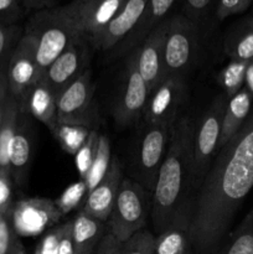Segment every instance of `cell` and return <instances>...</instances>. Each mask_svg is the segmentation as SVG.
I'll use <instances>...</instances> for the list:
<instances>
[{
	"mask_svg": "<svg viewBox=\"0 0 253 254\" xmlns=\"http://www.w3.org/2000/svg\"><path fill=\"white\" fill-rule=\"evenodd\" d=\"M253 188V108L242 128L218 149L186 212L195 254H216Z\"/></svg>",
	"mask_w": 253,
	"mask_h": 254,
	"instance_id": "cell-1",
	"label": "cell"
},
{
	"mask_svg": "<svg viewBox=\"0 0 253 254\" xmlns=\"http://www.w3.org/2000/svg\"><path fill=\"white\" fill-rule=\"evenodd\" d=\"M195 121L184 116L173 127L170 145L151 193V220L164 232L180 225L186 230V212L192 185V139Z\"/></svg>",
	"mask_w": 253,
	"mask_h": 254,
	"instance_id": "cell-2",
	"label": "cell"
},
{
	"mask_svg": "<svg viewBox=\"0 0 253 254\" xmlns=\"http://www.w3.org/2000/svg\"><path fill=\"white\" fill-rule=\"evenodd\" d=\"M24 31L35 40L36 60L41 77L64 50L83 36L67 5L35 11Z\"/></svg>",
	"mask_w": 253,
	"mask_h": 254,
	"instance_id": "cell-3",
	"label": "cell"
},
{
	"mask_svg": "<svg viewBox=\"0 0 253 254\" xmlns=\"http://www.w3.org/2000/svg\"><path fill=\"white\" fill-rule=\"evenodd\" d=\"M149 215H151V193L138 181L123 179L107 221V230L123 243L134 233L144 230Z\"/></svg>",
	"mask_w": 253,
	"mask_h": 254,
	"instance_id": "cell-4",
	"label": "cell"
},
{
	"mask_svg": "<svg viewBox=\"0 0 253 254\" xmlns=\"http://www.w3.org/2000/svg\"><path fill=\"white\" fill-rule=\"evenodd\" d=\"M227 97H216L195 126L192 139V189H198L210 169L218 148Z\"/></svg>",
	"mask_w": 253,
	"mask_h": 254,
	"instance_id": "cell-5",
	"label": "cell"
},
{
	"mask_svg": "<svg viewBox=\"0 0 253 254\" xmlns=\"http://www.w3.org/2000/svg\"><path fill=\"white\" fill-rule=\"evenodd\" d=\"M198 51V26L184 14L170 15L164 37V77L184 74Z\"/></svg>",
	"mask_w": 253,
	"mask_h": 254,
	"instance_id": "cell-6",
	"label": "cell"
},
{
	"mask_svg": "<svg viewBox=\"0 0 253 254\" xmlns=\"http://www.w3.org/2000/svg\"><path fill=\"white\" fill-rule=\"evenodd\" d=\"M94 84L89 69L57 97V121L60 124L97 129L98 111L94 103Z\"/></svg>",
	"mask_w": 253,
	"mask_h": 254,
	"instance_id": "cell-7",
	"label": "cell"
},
{
	"mask_svg": "<svg viewBox=\"0 0 253 254\" xmlns=\"http://www.w3.org/2000/svg\"><path fill=\"white\" fill-rule=\"evenodd\" d=\"M174 126H146L135 153L136 181L153 193L159 170L168 154Z\"/></svg>",
	"mask_w": 253,
	"mask_h": 254,
	"instance_id": "cell-8",
	"label": "cell"
},
{
	"mask_svg": "<svg viewBox=\"0 0 253 254\" xmlns=\"http://www.w3.org/2000/svg\"><path fill=\"white\" fill-rule=\"evenodd\" d=\"M6 78L9 94L16 101L20 112L24 113L30 91L41 78L36 60V44L34 37L27 32L24 31L10 57Z\"/></svg>",
	"mask_w": 253,
	"mask_h": 254,
	"instance_id": "cell-9",
	"label": "cell"
},
{
	"mask_svg": "<svg viewBox=\"0 0 253 254\" xmlns=\"http://www.w3.org/2000/svg\"><path fill=\"white\" fill-rule=\"evenodd\" d=\"M186 97L184 74L166 76L154 87L149 94L144 111L146 126H174Z\"/></svg>",
	"mask_w": 253,
	"mask_h": 254,
	"instance_id": "cell-10",
	"label": "cell"
},
{
	"mask_svg": "<svg viewBox=\"0 0 253 254\" xmlns=\"http://www.w3.org/2000/svg\"><path fill=\"white\" fill-rule=\"evenodd\" d=\"M149 94L150 89L136 67L135 51H131L124 71L123 84L113 107L114 121L121 128L131 126L143 117Z\"/></svg>",
	"mask_w": 253,
	"mask_h": 254,
	"instance_id": "cell-11",
	"label": "cell"
},
{
	"mask_svg": "<svg viewBox=\"0 0 253 254\" xmlns=\"http://www.w3.org/2000/svg\"><path fill=\"white\" fill-rule=\"evenodd\" d=\"M10 217L17 236H36L57 225L63 216L55 200L32 197L15 202Z\"/></svg>",
	"mask_w": 253,
	"mask_h": 254,
	"instance_id": "cell-12",
	"label": "cell"
},
{
	"mask_svg": "<svg viewBox=\"0 0 253 254\" xmlns=\"http://www.w3.org/2000/svg\"><path fill=\"white\" fill-rule=\"evenodd\" d=\"M88 40L79 37L64 50L42 74L50 88L57 97L82 76L88 64Z\"/></svg>",
	"mask_w": 253,
	"mask_h": 254,
	"instance_id": "cell-13",
	"label": "cell"
},
{
	"mask_svg": "<svg viewBox=\"0 0 253 254\" xmlns=\"http://www.w3.org/2000/svg\"><path fill=\"white\" fill-rule=\"evenodd\" d=\"M126 0H84L69 2L68 6L77 27L91 44L118 14Z\"/></svg>",
	"mask_w": 253,
	"mask_h": 254,
	"instance_id": "cell-14",
	"label": "cell"
},
{
	"mask_svg": "<svg viewBox=\"0 0 253 254\" xmlns=\"http://www.w3.org/2000/svg\"><path fill=\"white\" fill-rule=\"evenodd\" d=\"M123 179L121 161L113 158L104 178L93 190L89 191L79 210L101 222H107Z\"/></svg>",
	"mask_w": 253,
	"mask_h": 254,
	"instance_id": "cell-15",
	"label": "cell"
},
{
	"mask_svg": "<svg viewBox=\"0 0 253 254\" xmlns=\"http://www.w3.org/2000/svg\"><path fill=\"white\" fill-rule=\"evenodd\" d=\"M148 1L149 0H126L106 29L91 42L92 46L107 51L121 44L136 26Z\"/></svg>",
	"mask_w": 253,
	"mask_h": 254,
	"instance_id": "cell-16",
	"label": "cell"
},
{
	"mask_svg": "<svg viewBox=\"0 0 253 254\" xmlns=\"http://www.w3.org/2000/svg\"><path fill=\"white\" fill-rule=\"evenodd\" d=\"M166 22L168 20L154 30L138 49L134 50L138 71L150 91L164 78V37Z\"/></svg>",
	"mask_w": 253,
	"mask_h": 254,
	"instance_id": "cell-17",
	"label": "cell"
},
{
	"mask_svg": "<svg viewBox=\"0 0 253 254\" xmlns=\"http://www.w3.org/2000/svg\"><path fill=\"white\" fill-rule=\"evenodd\" d=\"M178 0H149L140 20L138 21L133 31L121 42L122 49L133 51L138 49L141 42L158 29L164 21L170 17V12Z\"/></svg>",
	"mask_w": 253,
	"mask_h": 254,
	"instance_id": "cell-18",
	"label": "cell"
},
{
	"mask_svg": "<svg viewBox=\"0 0 253 254\" xmlns=\"http://www.w3.org/2000/svg\"><path fill=\"white\" fill-rule=\"evenodd\" d=\"M31 163V131L27 114L20 113L16 133L10 145V176L19 186H24Z\"/></svg>",
	"mask_w": 253,
	"mask_h": 254,
	"instance_id": "cell-19",
	"label": "cell"
},
{
	"mask_svg": "<svg viewBox=\"0 0 253 254\" xmlns=\"http://www.w3.org/2000/svg\"><path fill=\"white\" fill-rule=\"evenodd\" d=\"M56 101L57 98L55 93L50 88L47 82L41 77L30 91L24 113L30 114L36 121L41 122L52 133L59 124Z\"/></svg>",
	"mask_w": 253,
	"mask_h": 254,
	"instance_id": "cell-20",
	"label": "cell"
},
{
	"mask_svg": "<svg viewBox=\"0 0 253 254\" xmlns=\"http://www.w3.org/2000/svg\"><path fill=\"white\" fill-rule=\"evenodd\" d=\"M107 231L106 222H101L78 210L72 218L73 254H93Z\"/></svg>",
	"mask_w": 253,
	"mask_h": 254,
	"instance_id": "cell-21",
	"label": "cell"
},
{
	"mask_svg": "<svg viewBox=\"0 0 253 254\" xmlns=\"http://www.w3.org/2000/svg\"><path fill=\"white\" fill-rule=\"evenodd\" d=\"M253 96L243 87L238 93L227 99L221 130L220 148L225 145L245 124L253 108ZM218 148V149H220Z\"/></svg>",
	"mask_w": 253,
	"mask_h": 254,
	"instance_id": "cell-22",
	"label": "cell"
},
{
	"mask_svg": "<svg viewBox=\"0 0 253 254\" xmlns=\"http://www.w3.org/2000/svg\"><path fill=\"white\" fill-rule=\"evenodd\" d=\"M225 54L231 60H253V17L243 20L233 27L225 40Z\"/></svg>",
	"mask_w": 253,
	"mask_h": 254,
	"instance_id": "cell-23",
	"label": "cell"
},
{
	"mask_svg": "<svg viewBox=\"0 0 253 254\" xmlns=\"http://www.w3.org/2000/svg\"><path fill=\"white\" fill-rule=\"evenodd\" d=\"M20 113L21 112L16 101L10 96L7 99L4 117H2L1 126H0V176H10V145L16 133Z\"/></svg>",
	"mask_w": 253,
	"mask_h": 254,
	"instance_id": "cell-24",
	"label": "cell"
},
{
	"mask_svg": "<svg viewBox=\"0 0 253 254\" xmlns=\"http://www.w3.org/2000/svg\"><path fill=\"white\" fill-rule=\"evenodd\" d=\"M154 254H195V252L185 227L175 225L156 236Z\"/></svg>",
	"mask_w": 253,
	"mask_h": 254,
	"instance_id": "cell-25",
	"label": "cell"
},
{
	"mask_svg": "<svg viewBox=\"0 0 253 254\" xmlns=\"http://www.w3.org/2000/svg\"><path fill=\"white\" fill-rule=\"evenodd\" d=\"M216 254H253V208Z\"/></svg>",
	"mask_w": 253,
	"mask_h": 254,
	"instance_id": "cell-26",
	"label": "cell"
},
{
	"mask_svg": "<svg viewBox=\"0 0 253 254\" xmlns=\"http://www.w3.org/2000/svg\"><path fill=\"white\" fill-rule=\"evenodd\" d=\"M112 153H111V141H109L108 136L99 134V141H98V149H97L96 158H94L93 164H92L91 169L88 171V175L84 179L87 189L89 191L93 190L97 185L102 181L104 175L108 171L109 166L112 163Z\"/></svg>",
	"mask_w": 253,
	"mask_h": 254,
	"instance_id": "cell-27",
	"label": "cell"
},
{
	"mask_svg": "<svg viewBox=\"0 0 253 254\" xmlns=\"http://www.w3.org/2000/svg\"><path fill=\"white\" fill-rule=\"evenodd\" d=\"M247 66V61L231 60L218 73L217 81L220 86L222 87L227 99L235 96L236 93H238L245 87Z\"/></svg>",
	"mask_w": 253,
	"mask_h": 254,
	"instance_id": "cell-28",
	"label": "cell"
},
{
	"mask_svg": "<svg viewBox=\"0 0 253 254\" xmlns=\"http://www.w3.org/2000/svg\"><path fill=\"white\" fill-rule=\"evenodd\" d=\"M91 130L92 129L86 128V127L67 126V124L59 123L56 129L51 134L66 153L76 155L79 149L86 143Z\"/></svg>",
	"mask_w": 253,
	"mask_h": 254,
	"instance_id": "cell-29",
	"label": "cell"
},
{
	"mask_svg": "<svg viewBox=\"0 0 253 254\" xmlns=\"http://www.w3.org/2000/svg\"><path fill=\"white\" fill-rule=\"evenodd\" d=\"M87 195H88V189H87L86 183H84V180L79 179L78 181L67 186L66 190L61 193V196L57 200H55V202H56L62 216H66L67 213L83 205Z\"/></svg>",
	"mask_w": 253,
	"mask_h": 254,
	"instance_id": "cell-30",
	"label": "cell"
},
{
	"mask_svg": "<svg viewBox=\"0 0 253 254\" xmlns=\"http://www.w3.org/2000/svg\"><path fill=\"white\" fill-rule=\"evenodd\" d=\"M24 35V29L20 25H0V72L6 71L7 64Z\"/></svg>",
	"mask_w": 253,
	"mask_h": 254,
	"instance_id": "cell-31",
	"label": "cell"
},
{
	"mask_svg": "<svg viewBox=\"0 0 253 254\" xmlns=\"http://www.w3.org/2000/svg\"><path fill=\"white\" fill-rule=\"evenodd\" d=\"M98 130L97 129H92L86 143L79 149L78 153L74 155V164H76L77 171H78L81 180H84L87 178V175H88L89 169H91L94 158H96L97 149H98Z\"/></svg>",
	"mask_w": 253,
	"mask_h": 254,
	"instance_id": "cell-32",
	"label": "cell"
},
{
	"mask_svg": "<svg viewBox=\"0 0 253 254\" xmlns=\"http://www.w3.org/2000/svg\"><path fill=\"white\" fill-rule=\"evenodd\" d=\"M156 236L148 230H140L123 242L122 254H154Z\"/></svg>",
	"mask_w": 253,
	"mask_h": 254,
	"instance_id": "cell-33",
	"label": "cell"
},
{
	"mask_svg": "<svg viewBox=\"0 0 253 254\" xmlns=\"http://www.w3.org/2000/svg\"><path fill=\"white\" fill-rule=\"evenodd\" d=\"M20 243L12 226L10 211L0 210V254H11Z\"/></svg>",
	"mask_w": 253,
	"mask_h": 254,
	"instance_id": "cell-34",
	"label": "cell"
},
{
	"mask_svg": "<svg viewBox=\"0 0 253 254\" xmlns=\"http://www.w3.org/2000/svg\"><path fill=\"white\" fill-rule=\"evenodd\" d=\"M184 1V15L192 20L196 25H200L205 21L215 0H183Z\"/></svg>",
	"mask_w": 253,
	"mask_h": 254,
	"instance_id": "cell-35",
	"label": "cell"
},
{
	"mask_svg": "<svg viewBox=\"0 0 253 254\" xmlns=\"http://www.w3.org/2000/svg\"><path fill=\"white\" fill-rule=\"evenodd\" d=\"M253 0H215V14L220 21L246 11Z\"/></svg>",
	"mask_w": 253,
	"mask_h": 254,
	"instance_id": "cell-36",
	"label": "cell"
},
{
	"mask_svg": "<svg viewBox=\"0 0 253 254\" xmlns=\"http://www.w3.org/2000/svg\"><path fill=\"white\" fill-rule=\"evenodd\" d=\"M24 11L22 0H0V25L17 24Z\"/></svg>",
	"mask_w": 253,
	"mask_h": 254,
	"instance_id": "cell-37",
	"label": "cell"
},
{
	"mask_svg": "<svg viewBox=\"0 0 253 254\" xmlns=\"http://www.w3.org/2000/svg\"><path fill=\"white\" fill-rule=\"evenodd\" d=\"M64 231L63 225H57L56 227H52L47 231L46 235L40 241L39 246L36 248L37 254H57L59 253L60 243H61L62 235Z\"/></svg>",
	"mask_w": 253,
	"mask_h": 254,
	"instance_id": "cell-38",
	"label": "cell"
},
{
	"mask_svg": "<svg viewBox=\"0 0 253 254\" xmlns=\"http://www.w3.org/2000/svg\"><path fill=\"white\" fill-rule=\"evenodd\" d=\"M123 243L107 231L93 254H122Z\"/></svg>",
	"mask_w": 253,
	"mask_h": 254,
	"instance_id": "cell-39",
	"label": "cell"
},
{
	"mask_svg": "<svg viewBox=\"0 0 253 254\" xmlns=\"http://www.w3.org/2000/svg\"><path fill=\"white\" fill-rule=\"evenodd\" d=\"M9 87H7L6 71L0 72V126H1L2 117H4L5 108H6L7 99H9Z\"/></svg>",
	"mask_w": 253,
	"mask_h": 254,
	"instance_id": "cell-40",
	"label": "cell"
},
{
	"mask_svg": "<svg viewBox=\"0 0 253 254\" xmlns=\"http://www.w3.org/2000/svg\"><path fill=\"white\" fill-rule=\"evenodd\" d=\"M60 0H22L24 9L27 11H39L42 9H51L59 6Z\"/></svg>",
	"mask_w": 253,
	"mask_h": 254,
	"instance_id": "cell-41",
	"label": "cell"
},
{
	"mask_svg": "<svg viewBox=\"0 0 253 254\" xmlns=\"http://www.w3.org/2000/svg\"><path fill=\"white\" fill-rule=\"evenodd\" d=\"M245 88L253 96V60L248 62L247 71H246Z\"/></svg>",
	"mask_w": 253,
	"mask_h": 254,
	"instance_id": "cell-42",
	"label": "cell"
},
{
	"mask_svg": "<svg viewBox=\"0 0 253 254\" xmlns=\"http://www.w3.org/2000/svg\"><path fill=\"white\" fill-rule=\"evenodd\" d=\"M11 254H27V252H26V250L24 248V246H22V243L20 242L19 245L16 246V248L12 251Z\"/></svg>",
	"mask_w": 253,
	"mask_h": 254,
	"instance_id": "cell-43",
	"label": "cell"
},
{
	"mask_svg": "<svg viewBox=\"0 0 253 254\" xmlns=\"http://www.w3.org/2000/svg\"><path fill=\"white\" fill-rule=\"evenodd\" d=\"M81 1H84V0H72V2H81Z\"/></svg>",
	"mask_w": 253,
	"mask_h": 254,
	"instance_id": "cell-44",
	"label": "cell"
},
{
	"mask_svg": "<svg viewBox=\"0 0 253 254\" xmlns=\"http://www.w3.org/2000/svg\"><path fill=\"white\" fill-rule=\"evenodd\" d=\"M252 17H253V16H252Z\"/></svg>",
	"mask_w": 253,
	"mask_h": 254,
	"instance_id": "cell-45",
	"label": "cell"
}]
</instances>
